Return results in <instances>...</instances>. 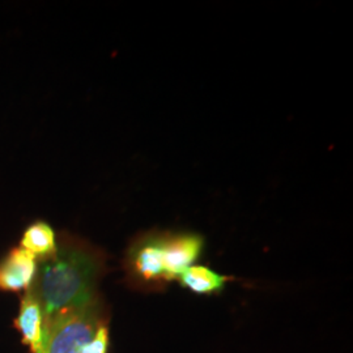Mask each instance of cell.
Wrapping results in <instances>:
<instances>
[{"instance_id":"obj_1","label":"cell","mask_w":353,"mask_h":353,"mask_svg":"<svg viewBox=\"0 0 353 353\" xmlns=\"http://www.w3.org/2000/svg\"><path fill=\"white\" fill-rule=\"evenodd\" d=\"M101 271V258L76 242H61L57 252L41 259L30 290L46 322L58 314L99 303L97 283Z\"/></svg>"},{"instance_id":"obj_2","label":"cell","mask_w":353,"mask_h":353,"mask_svg":"<svg viewBox=\"0 0 353 353\" xmlns=\"http://www.w3.org/2000/svg\"><path fill=\"white\" fill-rule=\"evenodd\" d=\"M103 323L100 303L58 314L46 322V353H84L85 347Z\"/></svg>"},{"instance_id":"obj_3","label":"cell","mask_w":353,"mask_h":353,"mask_svg":"<svg viewBox=\"0 0 353 353\" xmlns=\"http://www.w3.org/2000/svg\"><path fill=\"white\" fill-rule=\"evenodd\" d=\"M166 233H152L137 241L127 255V268L132 279L147 287L169 283L165 268Z\"/></svg>"},{"instance_id":"obj_4","label":"cell","mask_w":353,"mask_h":353,"mask_svg":"<svg viewBox=\"0 0 353 353\" xmlns=\"http://www.w3.org/2000/svg\"><path fill=\"white\" fill-rule=\"evenodd\" d=\"M23 341L32 353H46L48 348V325L43 310L34 293L29 290L21 299L19 314L14 319Z\"/></svg>"},{"instance_id":"obj_5","label":"cell","mask_w":353,"mask_h":353,"mask_svg":"<svg viewBox=\"0 0 353 353\" xmlns=\"http://www.w3.org/2000/svg\"><path fill=\"white\" fill-rule=\"evenodd\" d=\"M204 248L202 236L195 233H166L165 268L168 281L181 276L198 261Z\"/></svg>"},{"instance_id":"obj_6","label":"cell","mask_w":353,"mask_h":353,"mask_svg":"<svg viewBox=\"0 0 353 353\" xmlns=\"http://www.w3.org/2000/svg\"><path fill=\"white\" fill-rule=\"evenodd\" d=\"M38 261L23 248H16L0 262V290H28L37 275Z\"/></svg>"},{"instance_id":"obj_7","label":"cell","mask_w":353,"mask_h":353,"mask_svg":"<svg viewBox=\"0 0 353 353\" xmlns=\"http://www.w3.org/2000/svg\"><path fill=\"white\" fill-rule=\"evenodd\" d=\"M181 285L196 294H212L224 290L229 278L205 265H191L178 278Z\"/></svg>"},{"instance_id":"obj_8","label":"cell","mask_w":353,"mask_h":353,"mask_svg":"<svg viewBox=\"0 0 353 353\" xmlns=\"http://www.w3.org/2000/svg\"><path fill=\"white\" fill-rule=\"evenodd\" d=\"M20 248L37 259H45L57 252L58 242L52 228L43 221H38L26 229Z\"/></svg>"},{"instance_id":"obj_9","label":"cell","mask_w":353,"mask_h":353,"mask_svg":"<svg viewBox=\"0 0 353 353\" xmlns=\"http://www.w3.org/2000/svg\"><path fill=\"white\" fill-rule=\"evenodd\" d=\"M109 328L101 323L88 341L84 353H109Z\"/></svg>"}]
</instances>
